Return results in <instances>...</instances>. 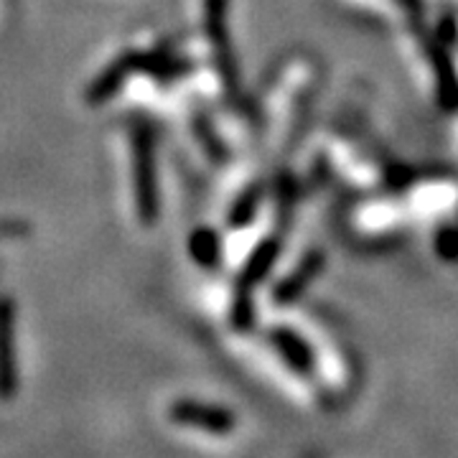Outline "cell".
I'll use <instances>...</instances> for the list:
<instances>
[{
  "instance_id": "6da1fadb",
  "label": "cell",
  "mask_w": 458,
  "mask_h": 458,
  "mask_svg": "<svg viewBox=\"0 0 458 458\" xmlns=\"http://www.w3.org/2000/svg\"><path fill=\"white\" fill-rule=\"evenodd\" d=\"M132 181L140 219L150 222L156 214V186H153V146L146 128L132 132Z\"/></svg>"
},
{
  "instance_id": "7a4b0ae2",
  "label": "cell",
  "mask_w": 458,
  "mask_h": 458,
  "mask_svg": "<svg viewBox=\"0 0 458 458\" xmlns=\"http://www.w3.org/2000/svg\"><path fill=\"white\" fill-rule=\"evenodd\" d=\"M16 309L13 301L0 295V400H11L18 393L16 372Z\"/></svg>"
},
{
  "instance_id": "3957f363",
  "label": "cell",
  "mask_w": 458,
  "mask_h": 458,
  "mask_svg": "<svg viewBox=\"0 0 458 458\" xmlns=\"http://www.w3.org/2000/svg\"><path fill=\"white\" fill-rule=\"evenodd\" d=\"M171 420L179 423V426H191L197 428V430H207V433H214V436H227V433L234 430V415L232 412L212 408V405L189 403V400L174 403Z\"/></svg>"
},
{
  "instance_id": "8992f818",
  "label": "cell",
  "mask_w": 458,
  "mask_h": 458,
  "mask_svg": "<svg viewBox=\"0 0 458 458\" xmlns=\"http://www.w3.org/2000/svg\"><path fill=\"white\" fill-rule=\"evenodd\" d=\"M191 250L197 252L199 258H204V255H207V260H209V255H212V250H214L212 234H197V237H194V245H191Z\"/></svg>"
},
{
  "instance_id": "277c9868",
  "label": "cell",
  "mask_w": 458,
  "mask_h": 458,
  "mask_svg": "<svg viewBox=\"0 0 458 458\" xmlns=\"http://www.w3.org/2000/svg\"><path fill=\"white\" fill-rule=\"evenodd\" d=\"M135 64H138V56H125V59H117L113 66H107V69L99 74L98 80L89 84V89H87V99H89L92 105H99L102 99L113 98L114 92L120 89L123 80L131 74V69Z\"/></svg>"
},
{
  "instance_id": "5b68a950",
  "label": "cell",
  "mask_w": 458,
  "mask_h": 458,
  "mask_svg": "<svg viewBox=\"0 0 458 458\" xmlns=\"http://www.w3.org/2000/svg\"><path fill=\"white\" fill-rule=\"evenodd\" d=\"M280 346H283V354L293 361L298 369H309V367H311V360H309L306 346H301V344L295 342V336H291V334H283V336H280Z\"/></svg>"
}]
</instances>
